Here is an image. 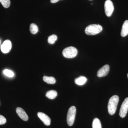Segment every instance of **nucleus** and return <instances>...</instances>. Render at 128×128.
Instances as JSON below:
<instances>
[{"label":"nucleus","mask_w":128,"mask_h":128,"mask_svg":"<svg viewBox=\"0 0 128 128\" xmlns=\"http://www.w3.org/2000/svg\"><path fill=\"white\" fill-rule=\"evenodd\" d=\"M119 100V97L116 95L113 96L109 99L108 108V113L110 115H113L115 114Z\"/></svg>","instance_id":"nucleus-1"},{"label":"nucleus","mask_w":128,"mask_h":128,"mask_svg":"<svg viewBox=\"0 0 128 128\" xmlns=\"http://www.w3.org/2000/svg\"><path fill=\"white\" fill-rule=\"evenodd\" d=\"M3 73L5 75L9 77H12L14 76V74L13 72L9 70H5L3 71Z\"/></svg>","instance_id":"nucleus-19"},{"label":"nucleus","mask_w":128,"mask_h":128,"mask_svg":"<svg viewBox=\"0 0 128 128\" xmlns=\"http://www.w3.org/2000/svg\"><path fill=\"white\" fill-rule=\"evenodd\" d=\"M60 0H50V2L52 3H55L58 2Z\"/></svg>","instance_id":"nucleus-21"},{"label":"nucleus","mask_w":128,"mask_h":128,"mask_svg":"<svg viewBox=\"0 0 128 128\" xmlns=\"http://www.w3.org/2000/svg\"></svg>","instance_id":"nucleus-23"},{"label":"nucleus","mask_w":128,"mask_h":128,"mask_svg":"<svg viewBox=\"0 0 128 128\" xmlns=\"http://www.w3.org/2000/svg\"><path fill=\"white\" fill-rule=\"evenodd\" d=\"M16 112L19 117L24 121L28 120V116L25 111L21 108H17L16 109Z\"/></svg>","instance_id":"nucleus-10"},{"label":"nucleus","mask_w":128,"mask_h":128,"mask_svg":"<svg viewBox=\"0 0 128 128\" xmlns=\"http://www.w3.org/2000/svg\"><path fill=\"white\" fill-rule=\"evenodd\" d=\"M121 36L125 37L128 34V20L124 21L121 29Z\"/></svg>","instance_id":"nucleus-11"},{"label":"nucleus","mask_w":128,"mask_h":128,"mask_svg":"<svg viewBox=\"0 0 128 128\" xmlns=\"http://www.w3.org/2000/svg\"><path fill=\"white\" fill-rule=\"evenodd\" d=\"M104 7L106 16L108 17L110 16L112 14L114 9L112 2L111 0H107L105 2Z\"/></svg>","instance_id":"nucleus-5"},{"label":"nucleus","mask_w":128,"mask_h":128,"mask_svg":"<svg viewBox=\"0 0 128 128\" xmlns=\"http://www.w3.org/2000/svg\"><path fill=\"white\" fill-rule=\"evenodd\" d=\"M128 98H127L124 99L120 108L119 112L120 116L122 118H124L126 116L128 113Z\"/></svg>","instance_id":"nucleus-6"},{"label":"nucleus","mask_w":128,"mask_h":128,"mask_svg":"<svg viewBox=\"0 0 128 128\" xmlns=\"http://www.w3.org/2000/svg\"><path fill=\"white\" fill-rule=\"evenodd\" d=\"M30 30L32 34H36L38 31V28L34 24H32L30 25Z\"/></svg>","instance_id":"nucleus-16"},{"label":"nucleus","mask_w":128,"mask_h":128,"mask_svg":"<svg viewBox=\"0 0 128 128\" xmlns=\"http://www.w3.org/2000/svg\"></svg>","instance_id":"nucleus-22"},{"label":"nucleus","mask_w":128,"mask_h":128,"mask_svg":"<svg viewBox=\"0 0 128 128\" xmlns=\"http://www.w3.org/2000/svg\"><path fill=\"white\" fill-rule=\"evenodd\" d=\"M87 78L84 76H80L75 80V82L76 84L79 86H82L87 81Z\"/></svg>","instance_id":"nucleus-12"},{"label":"nucleus","mask_w":128,"mask_h":128,"mask_svg":"<svg viewBox=\"0 0 128 128\" xmlns=\"http://www.w3.org/2000/svg\"><path fill=\"white\" fill-rule=\"evenodd\" d=\"M57 37L55 34H52L50 35L48 38V42L50 44H54L55 41L57 40Z\"/></svg>","instance_id":"nucleus-17"},{"label":"nucleus","mask_w":128,"mask_h":128,"mask_svg":"<svg viewBox=\"0 0 128 128\" xmlns=\"http://www.w3.org/2000/svg\"><path fill=\"white\" fill-rule=\"evenodd\" d=\"M38 116L40 119L43 122L44 124L46 126H49L50 125L51 120L48 115L45 114L41 112L38 113Z\"/></svg>","instance_id":"nucleus-9"},{"label":"nucleus","mask_w":128,"mask_h":128,"mask_svg":"<svg viewBox=\"0 0 128 128\" xmlns=\"http://www.w3.org/2000/svg\"><path fill=\"white\" fill-rule=\"evenodd\" d=\"M0 2L4 7L6 8H9L10 5V0H0Z\"/></svg>","instance_id":"nucleus-18"},{"label":"nucleus","mask_w":128,"mask_h":128,"mask_svg":"<svg viewBox=\"0 0 128 128\" xmlns=\"http://www.w3.org/2000/svg\"><path fill=\"white\" fill-rule=\"evenodd\" d=\"M6 119L4 117L0 114V125L4 124L6 122Z\"/></svg>","instance_id":"nucleus-20"},{"label":"nucleus","mask_w":128,"mask_h":128,"mask_svg":"<svg viewBox=\"0 0 128 128\" xmlns=\"http://www.w3.org/2000/svg\"><path fill=\"white\" fill-rule=\"evenodd\" d=\"M12 44L10 40H7L4 41L1 46L2 52L4 54L9 52L11 50Z\"/></svg>","instance_id":"nucleus-7"},{"label":"nucleus","mask_w":128,"mask_h":128,"mask_svg":"<svg viewBox=\"0 0 128 128\" xmlns=\"http://www.w3.org/2000/svg\"><path fill=\"white\" fill-rule=\"evenodd\" d=\"M76 108L74 106H72L69 108L67 113L66 121L69 126H72L75 118Z\"/></svg>","instance_id":"nucleus-4"},{"label":"nucleus","mask_w":128,"mask_h":128,"mask_svg":"<svg viewBox=\"0 0 128 128\" xmlns=\"http://www.w3.org/2000/svg\"><path fill=\"white\" fill-rule=\"evenodd\" d=\"M102 27L99 24H92L88 26L85 29L86 34L88 35H94L100 32Z\"/></svg>","instance_id":"nucleus-2"},{"label":"nucleus","mask_w":128,"mask_h":128,"mask_svg":"<svg viewBox=\"0 0 128 128\" xmlns=\"http://www.w3.org/2000/svg\"><path fill=\"white\" fill-rule=\"evenodd\" d=\"M44 81L49 84H54L55 83L56 80L55 78L52 76H44L43 78Z\"/></svg>","instance_id":"nucleus-14"},{"label":"nucleus","mask_w":128,"mask_h":128,"mask_svg":"<svg viewBox=\"0 0 128 128\" xmlns=\"http://www.w3.org/2000/svg\"><path fill=\"white\" fill-rule=\"evenodd\" d=\"M77 54L78 50L77 49L72 46L65 48L62 52L64 57L68 58H71L75 57Z\"/></svg>","instance_id":"nucleus-3"},{"label":"nucleus","mask_w":128,"mask_h":128,"mask_svg":"<svg viewBox=\"0 0 128 128\" xmlns=\"http://www.w3.org/2000/svg\"><path fill=\"white\" fill-rule=\"evenodd\" d=\"M110 66L106 64L98 70L97 72V76L98 77L106 76L109 73Z\"/></svg>","instance_id":"nucleus-8"},{"label":"nucleus","mask_w":128,"mask_h":128,"mask_svg":"<svg viewBox=\"0 0 128 128\" xmlns=\"http://www.w3.org/2000/svg\"><path fill=\"white\" fill-rule=\"evenodd\" d=\"M92 128H102L100 121L98 118H94L92 124Z\"/></svg>","instance_id":"nucleus-15"},{"label":"nucleus","mask_w":128,"mask_h":128,"mask_svg":"<svg viewBox=\"0 0 128 128\" xmlns=\"http://www.w3.org/2000/svg\"><path fill=\"white\" fill-rule=\"evenodd\" d=\"M57 96V92L54 90L49 91L46 92V96L48 98L50 99H54L56 98Z\"/></svg>","instance_id":"nucleus-13"},{"label":"nucleus","mask_w":128,"mask_h":128,"mask_svg":"<svg viewBox=\"0 0 128 128\" xmlns=\"http://www.w3.org/2000/svg\"></svg>","instance_id":"nucleus-24"}]
</instances>
